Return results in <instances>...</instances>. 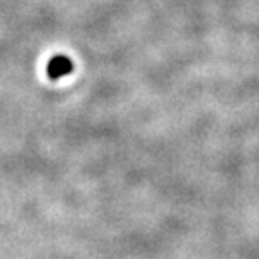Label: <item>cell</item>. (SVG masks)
Returning a JSON list of instances; mask_svg holds the SVG:
<instances>
[{"instance_id": "obj_1", "label": "cell", "mask_w": 259, "mask_h": 259, "mask_svg": "<svg viewBox=\"0 0 259 259\" xmlns=\"http://www.w3.org/2000/svg\"><path fill=\"white\" fill-rule=\"evenodd\" d=\"M70 70H72V63L65 56H56L49 63V74L53 77H61L65 74H69Z\"/></svg>"}]
</instances>
